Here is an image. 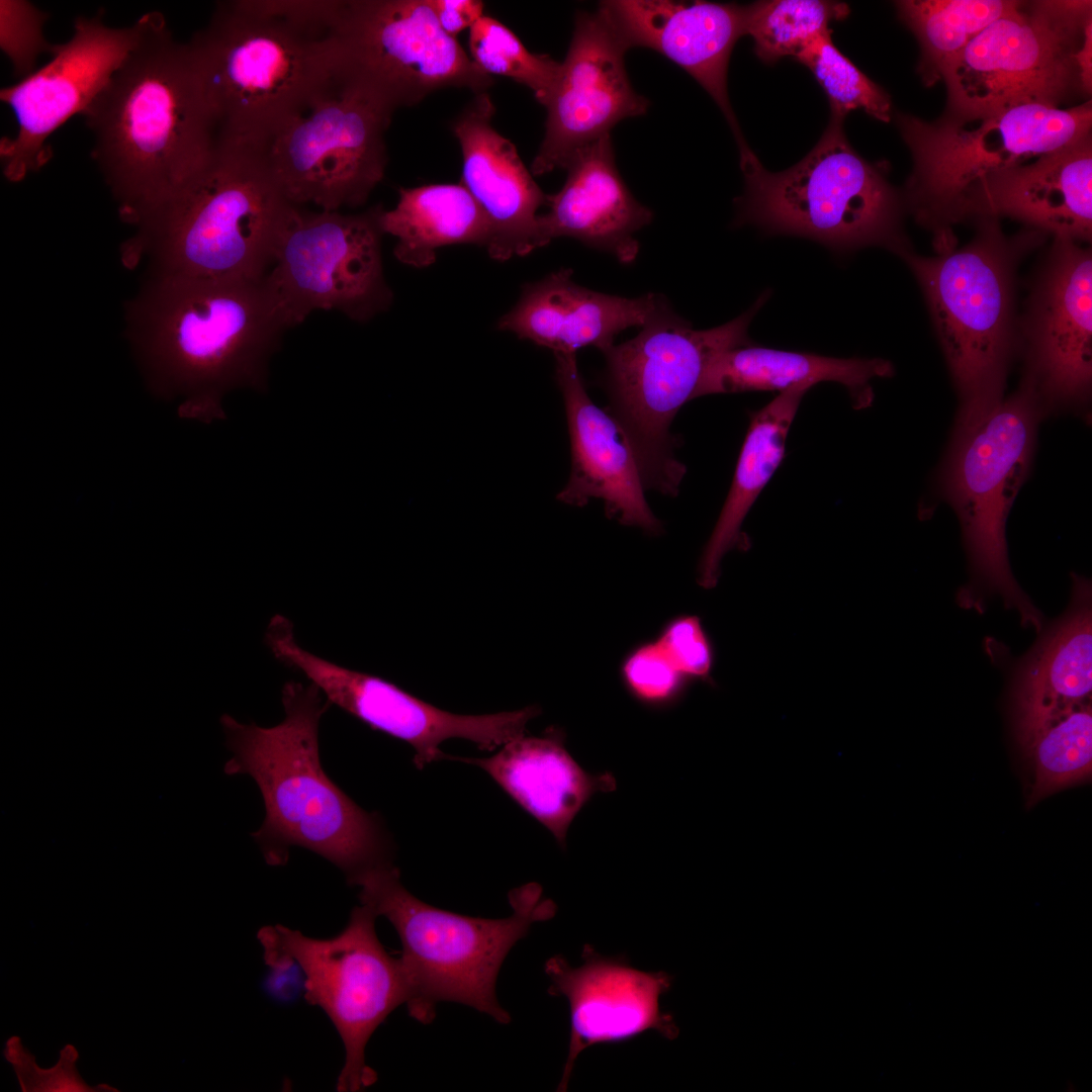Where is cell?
<instances>
[{"instance_id": "1", "label": "cell", "mask_w": 1092, "mask_h": 1092, "mask_svg": "<svg viewBox=\"0 0 1092 1092\" xmlns=\"http://www.w3.org/2000/svg\"><path fill=\"white\" fill-rule=\"evenodd\" d=\"M136 41L82 116L91 156L133 226L200 174L216 151L215 130L188 43L164 14L136 21Z\"/></svg>"}, {"instance_id": "2", "label": "cell", "mask_w": 1092, "mask_h": 1092, "mask_svg": "<svg viewBox=\"0 0 1092 1092\" xmlns=\"http://www.w3.org/2000/svg\"><path fill=\"white\" fill-rule=\"evenodd\" d=\"M126 336L153 393L180 418H225L223 396L264 390L283 332L263 280L152 273L127 304Z\"/></svg>"}, {"instance_id": "3", "label": "cell", "mask_w": 1092, "mask_h": 1092, "mask_svg": "<svg viewBox=\"0 0 1092 1092\" xmlns=\"http://www.w3.org/2000/svg\"><path fill=\"white\" fill-rule=\"evenodd\" d=\"M187 43L216 146L264 149L339 83L334 28L304 1H218Z\"/></svg>"}, {"instance_id": "4", "label": "cell", "mask_w": 1092, "mask_h": 1092, "mask_svg": "<svg viewBox=\"0 0 1092 1092\" xmlns=\"http://www.w3.org/2000/svg\"><path fill=\"white\" fill-rule=\"evenodd\" d=\"M312 684L282 688L285 717L273 727L244 724L223 714L220 724L232 756L226 776L248 775L264 801L265 817L252 837L267 863L283 866L292 846L331 861L348 884L391 861V843L376 813L359 807L325 772L318 725L331 704Z\"/></svg>"}, {"instance_id": "5", "label": "cell", "mask_w": 1092, "mask_h": 1092, "mask_svg": "<svg viewBox=\"0 0 1092 1092\" xmlns=\"http://www.w3.org/2000/svg\"><path fill=\"white\" fill-rule=\"evenodd\" d=\"M296 207L264 149L219 145L200 174L135 226L122 261L134 267L148 257L157 274L260 281Z\"/></svg>"}, {"instance_id": "6", "label": "cell", "mask_w": 1092, "mask_h": 1092, "mask_svg": "<svg viewBox=\"0 0 1092 1092\" xmlns=\"http://www.w3.org/2000/svg\"><path fill=\"white\" fill-rule=\"evenodd\" d=\"M350 885L360 888L361 904L385 917L400 938L399 961L408 985L405 1005L412 1017L429 1023L439 1002L452 1001L498 1023L510 1022L495 995L500 967L531 925L553 918L557 910L539 884L513 889L508 895L513 913L502 919L465 916L425 903L403 887L392 862L366 871Z\"/></svg>"}, {"instance_id": "7", "label": "cell", "mask_w": 1092, "mask_h": 1092, "mask_svg": "<svg viewBox=\"0 0 1092 1092\" xmlns=\"http://www.w3.org/2000/svg\"><path fill=\"white\" fill-rule=\"evenodd\" d=\"M843 120L831 115L817 145L785 171H767L752 151L740 157L745 190L736 223L808 238L841 253L875 245L898 255L908 249L899 194L883 169L850 146Z\"/></svg>"}, {"instance_id": "8", "label": "cell", "mask_w": 1092, "mask_h": 1092, "mask_svg": "<svg viewBox=\"0 0 1092 1092\" xmlns=\"http://www.w3.org/2000/svg\"><path fill=\"white\" fill-rule=\"evenodd\" d=\"M766 298L722 326L695 330L661 295L634 338L603 352L609 413L632 447L645 489L678 493L687 468L674 456L670 425L718 355L751 345L748 327Z\"/></svg>"}, {"instance_id": "9", "label": "cell", "mask_w": 1092, "mask_h": 1092, "mask_svg": "<svg viewBox=\"0 0 1092 1092\" xmlns=\"http://www.w3.org/2000/svg\"><path fill=\"white\" fill-rule=\"evenodd\" d=\"M975 239L959 250L924 258L904 250L927 300L958 389V416H971L1004 396L1012 350L1013 275L1018 257L1040 232L1007 239L996 217L979 219Z\"/></svg>"}, {"instance_id": "10", "label": "cell", "mask_w": 1092, "mask_h": 1092, "mask_svg": "<svg viewBox=\"0 0 1092 1092\" xmlns=\"http://www.w3.org/2000/svg\"><path fill=\"white\" fill-rule=\"evenodd\" d=\"M1043 404L1026 375L1008 397L985 411L958 416L940 470V487L963 530L973 574L984 592L999 594L1023 623L1040 615L1012 576L1005 525L1031 463Z\"/></svg>"}, {"instance_id": "11", "label": "cell", "mask_w": 1092, "mask_h": 1092, "mask_svg": "<svg viewBox=\"0 0 1092 1092\" xmlns=\"http://www.w3.org/2000/svg\"><path fill=\"white\" fill-rule=\"evenodd\" d=\"M897 123L913 158L906 201L916 220L933 231L938 250L957 243L951 224L969 189L1090 136L1092 106L1026 103L981 115L945 111L933 122L898 114Z\"/></svg>"}, {"instance_id": "12", "label": "cell", "mask_w": 1092, "mask_h": 1092, "mask_svg": "<svg viewBox=\"0 0 1092 1092\" xmlns=\"http://www.w3.org/2000/svg\"><path fill=\"white\" fill-rule=\"evenodd\" d=\"M1090 23L1091 1L1020 2L945 69L946 111L981 115L1026 103L1058 106L1081 91L1077 54Z\"/></svg>"}, {"instance_id": "13", "label": "cell", "mask_w": 1092, "mask_h": 1092, "mask_svg": "<svg viewBox=\"0 0 1092 1092\" xmlns=\"http://www.w3.org/2000/svg\"><path fill=\"white\" fill-rule=\"evenodd\" d=\"M377 915L361 904L346 927L330 938H314L283 925L265 926L258 938L268 965L292 963L303 975L308 1003L321 1007L345 1048L337 1090L361 1091L376 1080L365 1049L386 1017L408 1000L399 958L387 953L375 931Z\"/></svg>"}, {"instance_id": "14", "label": "cell", "mask_w": 1092, "mask_h": 1092, "mask_svg": "<svg viewBox=\"0 0 1092 1092\" xmlns=\"http://www.w3.org/2000/svg\"><path fill=\"white\" fill-rule=\"evenodd\" d=\"M334 37L339 82L366 90L393 112L442 89L476 95L493 84L442 29L431 0H342Z\"/></svg>"}, {"instance_id": "15", "label": "cell", "mask_w": 1092, "mask_h": 1092, "mask_svg": "<svg viewBox=\"0 0 1092 1092\" xmlns=\"http://www.w3.org/2000/svg\"><path fill=\"white\" fill-rule=\"evenodd\" d=\"M381 205L359 213L297 206L263 278L287 330L314 310L365 323L388 309L393 294L382 266Z\"/></svg>"}, {"instance_id": "16", "label": "cell", "mask_w": 1092, "mask_h": 1092, "mask_svg": "<svg viewBox=\"0 0 1092 1092\" xmlns=\"http://www.w3.org/2000/svg\"><path fill=\"white\" fill-rule=\"evenodd\" d=\"M392 114L366 90L340 82L286 122L264 152L290 202L330 211L363 205L385 174Z\"/></svg>"}, {"instance_id": "17", "label": "cell", "mask_w": 1092, "mask_h": 1092, "mask_svg": "<svg viewBox=\"0 0 1092 1092\" xmlns=\"http://www.w3.org/2000/svg\"><path fill=\"white\" fill-rule=\"evenodd\" d=\"M265 643L278 661L305 675L331 705L413 746L419 769L443 759L440 744L447 739L462 738L482 750H493L524 735L529 721L541 713L538 706L485 715L443 711L381 677L303 649L295 640L292 623L283 615L270 620Z\"/></svg>"}, {"instance_id": "18", "label": "cell", "mask_w": 1092, "mask_h": 1092, "mask_svg": "<svg viewBox=\"0 0 1092 1092\" xmlns=\"http://www.w3.org/2000/svg\"><path fill=\"white\" fill-rule=\"evenodd\" d=\"M103 14L77 17L72 36L54 44L46 65L0 90L1 101L17 122L16 133L0 142L1 166L9 181L19 182L47 165L53 157L50 136L84 113L134 46L136 22L113 27Z\"/></svg>"}, {"instance_id": "19", "label": "cell", "mask_w": 1092, "mask_h": 1092, "mask_svg": "<svg viewBox=\"0 0 1092 1092\" xmlns=\"http://www.w3.org/2000/svg\"><path fill=\"white\" fill-rule=\"evenodd\" d=\"M629 48L598 6L580 11L553 92L544 106L545 133L531 164L533 175L565 169L581 149L610 134L621 120L646 113L649 101L631 85Z\"/></svg>"}, {"instance_id": "20", "label": "cell", "mask_w": 1092, "mask_h": 1092, "mask_svg": "<svg viewBox=\"0 0 1092 1092\" xmlns=\"http://www.w3.org/2000/svg\"><path fill=\"white\" fill-rule=\"evenodd\" d=\"M581 956L579 967L560 954L544 965L549 994L564 996L569 1004L568 1055L558 1091L567 1090L576 1059L587 1048L624 1043L649 1030L668 1040L679 1033L673 1015L660 1006L672 986L671 975L635 969L625 956L605 957L587 943Z\"/></svg>"}, {"instance_id": "21", "label": "cell", "mask_w": 1092, "mask_h": 1092, "mask_svg": "<svg viewBox=\"0 0 1092 1092\" xmlns=\"http://www.w3.org/2000/svg\"><path fill=\"white\" fill-rule=\"evenodd\" d=\"M599 7L627 47L653 50L689 73L724 114L739 147L749 150L732 109L727 72L736 41L747 34L748 5L710 1L609 0Z\"/></svg>"}, {"instance_id": "22", "label": "cell", "mask_w": 1092, "mask_h": 1092, "mask_svg": "<svg viewBox=\"0 0 1092 1092\" xmlns=\"http://www.w3.org/2000/svg\"><path fill=\"white\" fill-rule=\"evenodd\" d=\"M1030 370L1042 403L1086 400L1092 378V257L1076 242L1056 238L1033 298Z\"/></svg>"}, {"instance_id": "23", "label": "cell", "mask_w": 1092, "mask_h": 1092, "mask_svg": "<svg viewBox=\"0 0 1092 1092\" xmlns=\"http://www.w3.org/2000/svg\"><path fill=\"white\" fill-rule=\"evenodd\" d=\"M571 447V472L557 494L561 503L583 507L604 502L606 516L651 535L662 533L644 495L645 486L632 447L610 413L589 398L575 353H554Z\"/></svg>"}, {"instance_id": "24", "label": "cell", "mask_w": 1092, "mask_h": 1092, "mask_svg": "<svg viewBox=\"0 0 1092 1092\" xmlns=\"http://www.w3.org/2000/svg\"><path fill=\"white\" fill-rule=\"evenodd\" d=\"M495 106L488 92L472 101L452 122L462 154L461 184L485 214L491 231L489 256L506 261L545 246L538 209L547 194L537 185L515 145L492 125Z\"/></svg>"}, {"instance_id": "25", "label": "cell", "mask_w": 1092, "mask_h": 1092, "mask_svg": "<svg viewBox=\"0 0 1092 1092\" xmlns=\"http://www.w3.org/2000/svg\"><path fill=\"white\" fill-rule=\"evenodd\" d=\"M1009 216L1074 242L1092 234V144H1075L994 173L967 191L954 223L967 217Z\"/></svg>"}, {"instance_id": "26", "label": "cell", "mask_w": 1092, "mask_h": 1092, "mask_svg": "<svg viewBox=\"0 0 1092 1092\" xmlns=\"http://www.w3.org/2000/svg\"><path fill=\"white\" fill-rule=\"evenodd\" d=\"M565 170L562 188L547 195L548 211L539 215L545 246L567 237L607 252L622 264L634 262L640 247L634 235L653 214L622 179L610 134L579 150Z\"/></svg>"}, {"instance_id": "27", "label": "cell", "mask_w": 1092, "mask_h": 1092, "mask_svg": "<svg viewBox=\"0 0 1092 1092\" xmlns=\"http://www.w3.org/2000/svg\"><path fill=\"white\" fill-rule=\"evenodd\" d=\"M660 296L648 293L630 298L598 292L576 284L572 270L562 268L525 284L517 304L498 320L497 329L553 353H575L587 346L603 353L619 333L642 327Z\"/></svg>"}, {"instance_id": "28", "label": "cell", "mask_w": 1092, "mask_h": 1092, "mask_svg": "<svg viewBox=\"0 0 1092 1092\" xmlns=\"http://www.w3.org/2000/svg\"><path fill=\"white\" fill-rule=\"evenodd\" d=\"M476 765L523 810L546 827L565 848L569 826L598 793L616 790L610 772L590 774L571 756L564 733L548 729L542 736L522 735L488 757L444 754L443 759Z\"/></svg>"}, {"instance_id": "29", "label": "cell", "mask_w": 1092, "mask_h": 1092, "mask_svg": "<svg viewBox=\"0 0 1092 1092\" xmlns=\"http://www.w3.org/2000/svg\"><path fill=\"white\" fill-rule=\"evenodd\" d=\"M894 366L881 358H833L810 353L789 352L748 345L718 355L704 374L695 398L716 393L757 390L786 391L811 388L818 382L843 385L855 410L869 407L874 400L871 381L891 377Z\"/></svg>"}, {"instance_id": "30", "label": "cell", "mask_w": 1092, "mask_h": 1092, "mask_svg": "<svg viewBox=\"0 0 1092 1092\" xmlns=\"http://www.w3.org/2000/svg\"><path fill=\"white\" fill-rule=\"evenodd\" d=\"M809 389L795 387L780 392L751 415L730 490L699 562L698 580L703 587L717 584L726 553L749 549L743 522L783 461L789 431Z\"/></svg>"}, {"instance_id": "31", "label": "cell", "mask_w": 1092, "mask_h": 1092, "mask_svg": "<svg viewBox=\"0 0 1092 1092\" xmlns=\"http://www.w3.org/2000/svg\"><path fill=\"white\" fill-rule=\"evenodd\" d=\"M384 234L397 239L394 257L402 264L424 268L445 246L487 247L491 231L480 206L461 184H429L399 188L396 205L383 209Z\"/></svg>"}, {"instance_id": "32", "label": "cell", "mask_w": 1092, "mask_h": 1092, "mask_svg": "<svg viewBox=\"0 0 1092 1092\" xmlns=\"http://www.w3.org/2000/svg\"><path fill=\"white\" fill-rule=\"evenodd\" d=\"M1077 606L1037 643L1019 670L1016 686L1018 724L1061 709L1090 702L1092 692V621L1088 599L1078 581Z\"/></svg>"}, {"instance_id": "33", "label": "cell", "mask_w": 1092, "mask_h": 1092, "mask_svg": "<svg viewBox=\"0 0 1092 1092\" xmlns=\"http://www.w3.org/2000/svg\"><path fill=\"white\" fill-rule=\"evenodd\" d=\"M1019 1L906 0L897 1L900 19L917 37L921 56L917 67L931 86L948 65L989 24L1013 11Z\"/></svg>"}, {"instance_id": "34", "label": "cell", "mask_w": 1092, "mask_h": 1092, "mask_svg": "<svg viewBox=\"0 0 1092 1092\" xmlns=\"http://www.w3.org/2000/svg\"><path fill=\"white\" fill-rule=\"evenodd\" d=\"M1018 734L1032 760V802L1090 776V702L1056 709L1034 718L1019 725Z\"/></svg>"}, {"instance_id": "35", "label": "cell", "mask_w": 1092, "mask_h": 1092, "mask_svg": "<svg viewBox=\"0 0 1092 1092\" xmlns=\"http://www.w3.org/2000/svg\"><path fill=\"white\" fill-rule=\"evenodd\" d=\"M849 14L846 3L826 0H768L748 5L747 34L760 61L795 57L829 24Z\"/></svg>"}, {"instance_id": "36", "label": "cell", "mask_w": 1092, "mask_h": 1092, "mask_svg": "<svg viewBox=\"0 0 1092 1092\" xmlns=\"http://www.w3.org/2000/svg\"><path fill=\"white\" fill-rule=\"evenodd\" d=\"M468 43L470 58L479 70L526 86L540 104H547L559 76L560 62L530 52L509 27L487 15L471 26Z\"/></svg>"}, {"instance_id": "37", "label": "cell", "mask_w": 1092, "mask_h": 1092, "mask_svg": "<svg viewBox=\"0 0 1092 1092\" xmlns=\"http://www.w3.org/2000/svg\"><path fill=\"white\" fill-rule=\"evenodd\" d=\"M831 34L830 29L818 35L794 57L812 72L824 90L831 115L844 118L848 112L859 109L889 121L892 111L889 94L836 48Z\"/></svg>"}, {"instance_id": "38", "label": "cell", "mask_w": 1092, "mask_h": 1092, "mask_svg": "<svg viewBox=\"0 0 1092 1092\" xmlns=\"http://www.w3.org/2000/svg\"><path fill=\"white\" fill-rule=\"evenodd\" d=\"M621 678L633 699L653 709L677 704L691 681L674 667L655 640L640 644L627 654L621 665Z\"/></svg>"}, {"instance_id": "39", "label": "cell", "mask_w": 1092, "mask_h": 1092, "mask_svg": "<svg viewBox=\"0 0 1092 1092\" xmlns=\"http://www.w3.org/2000/svg\"><path fill=\"white\" fill-rule=\"evenodd\" d=\"M5 1060L12 1066L23 1092H116L106 1084L91 1086L81 1077L77 1063L79 1054L72 1044L60 1051L57 1064L49 1069L40 1068L35 1057L25 1049L19 1036H10L4 1045Z\"/></svg>"}, {"instance_id": "40", "label": "cell", "mask_w": 1092, "mask_h": 1092, "mask_svg": "<svg viewBox=\"0 0 1092 1092\" xmlns=\"http://www.w3.org/2000/svg\"><path fill=\"white\" fill-rule=\"evenodd\" d=\"M47 19L48 14L28 1H0V47L20 80L34 71L39 55L52 52L54 44L43 34Z\"/></svg>"}, {"instance_id": "41", "label": "cell", "mask_w": 1092, "mask_h": 1092, "mask_svg": "<svg viewBox=\"0 0 1092 1092\" xmlns=\"http://www.w3.org/2000/svg\"><path fill=\"white\" fill-rule=\"evenodd\" d=\"M655 641L687 678L711 681L715 651L699 617L681 615L673 618L664 625Z\"/></svg>"}, {"instance_id": "42", "label": "cell", "mask_w": 1092, "mask_h": 1092, "mask_svg": "<svg viewBox=\"0 0 1092 1092\" xmlns=\"http://www.w3.org/2000/svg\"><path fill=\"white\" fill-rule=\"evenodd\" d=\"M442 29L452 37L471 26L484 15L479 0H431Z\"/></svg>"}]
</instances>
